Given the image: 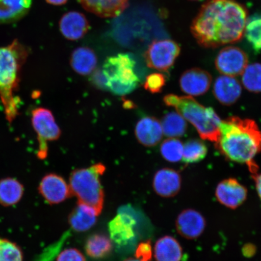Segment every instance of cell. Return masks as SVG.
<instances>
[{"instance_id":"obj_1","label":"cell","mask_w":261,"mask_h":261,"mask_svg":"<svg viewBox=\"0 0 261 261\" xmlns=\"http://www.w3.org/2000/svg\"><path fill=\"white\" fill-rule=\"evenodd\" d=\"M247 16L246 7L236 0H207L192 21L191 31L205 48L236 43L243 37Z\"/></svg>"},{"instance_id":"obj_2","label":"cell","mask_w":261,"mask_h":261,"mask_svg":"<svg viewBox=\"0 0 261 261\" xmlns=\"http://www.w3.org/2000/svg\"><path fill=\"white\" fill-rule=\"evenodd\" d=\"M220 138L215 145L230 161L246 163L250 171L256 173L253 161L261 151V132L253 120L230 117L221 122Z\"/></svg>"},{"instance_id":"obj_3","label":"cell","mask_w":261,"mask_h":261,"mask_svg":"<svg viewBox=\"0 0 261 261\" xmlns=\"http://www.w3.org/2000/svg\"><path fill=\"white\" fill-rule=\"evenodd\" d=\"M29 53V49L18 40L0 47V98L6 119L10 123L19 115L21 100L15 95V92L18 89L21 68Z\"/></svg>"},{"instance_id":"obj_4","label":"cell","mask_w":261,"mask_h":261,"mask_svg":"<svg viewBox=\"0 0 261 261\" xmlns=\"http://www.w3.org/2000/svg\"><path fill=\"white\" fill-rule=\"evenodd\" d=\"M166 106L174 108L178 113L188 120L197 129L201 138L215 144L220 138L221 122L212 108H206L199 103L191 96H179L168 94L163 98Z\"/></svg>"},{"instance_id":"obj_5","label":"cell","mask_w":261,"mask_h":261,"mask_svg":"<svg viewBox=\"0 0 261 261\" xmlns=\"http://www.w3.org/2000/svg\"><path fill=\"white\" fill-rule=\"evenodd\" d=\"M102 163H97L87 168L76 169L71 173L69 187L77 203L92 207L98 215L102 212L104 204V191L100 176L106 171Z\"/></svg>"},{"instance_id":"obj_6","label":"cell","mask_w":261,"mask_h":261,"mask_svg":"<svg viewBox=\"0 0 261 261\" xmlns=\"http://www.w3.org/2000/svg\"><path fill=\"white\" fill-rule=\"evenodd\" d=\"M136 64L128 54H119L108 58L102 68L107 80V90L119 96L135 90L140 83L135 71Z\"/></svg>"},{"instance_id":"obj_7","label":"cell","mask_w":261,"mask_h":261,"mask_svg":"<svg viewBox=\"0 0 261 261\" xmlns=\"http://www.w3.org/2000/svg\"><path fill=\"white\" fill-rule=\"evenodd\" d=\"M31 120L38 135V158L44 159L48 153L47 141H55L60 139L61 130L51 111L45 108L39 107L33 110Z\"/></svg>"},{"instance_id":"obj_8","label":"cell","mask_w":261,"mask_h":261,"mask_svg":"<svg viewBox=\"0 0 261 261\" xmlns=\"http://www.w3.org/2000/svg\"><path fill=\"white\" fill-rule=\"evenodd\" d=\"M180 53V47L171 40L151 42L144 55L147 66L159 71H167L174 65Z\"/></svg>"},{"instance_id":"obj_9","label":"cell","mask_w":261,"mask_h":261,"mask_svg":"<svg viewBox=\"0 0 261 261\" xmlns=\"http://www.w3.org/2000/svg\"><path fill=\"white\" fill-rule=\"evenodd\" d=\"M215 66L219 72L230 76L243 73L249 63V58L241 48L228 46L219 52L215 60Z\"/></svg>"},{"instance_id":"obj_10","label":"cell","mask_w":261,"mask_h":261,"mask_svg":"<svg viewBox=\"0 0 261 261\" xmlns=\"http://www.w3.org/2000/svg\"><path fill=\"white\" fill-rule=\"evenodd\" d=\"M38 191L50 204L63 203L72 196L69 185L61 176L50 173L42 178Z\"/></svg>"},{"instance_id":"obj_11","label":"cell","mask_w":261,"mask_h":261,"mask_svg":"<svg viewBox=\"0 0 261 261\" xmlns=\"http://www.w3.org/2000/svg\"><path fill=\"white\" fill-rule=\"evenodd\" d=\"M215 195L217 200L224 206L236 208L246 201L247 190L237 179L228 178L217 185Z\"/></svg>"},{"instance_id":"obj_12","label":"cell","mask_w":261,"mask_h":261,"mask_svg":"<svg viewBox=\"0 0 261 261\" xmlns=\"http://www.w3.org/2000/svg\"><path fill=\"white\" fill-rule=\"evenodd\" d=\"M210 73L201 68H191L182 74L179 86L186 94L197 96L203 95L210 89L212 84Z\"/></svg>"},{"instance_id":"obj_13","label":"cell","mask_w":261,"mask_h":261,"mask_svg":"<svg viewBox=\"0 0 261 261\" xmlns=\"http://www.w3.org/2000/svg\"><path fill=\"white\" fill-rule=\"evenodd\" d=\"M205 220L200 212L186 210L178 215L176 220V228L180 236L194 240L200 237L205 228Z\"/></svg>"},{"instance_id":"obj_14","label":"cell","mask_w":261,"mask_h":261,"mask_svg":"<svg viewBox=\"0 0 261 261\" xmlns=\"http://www.w3.org/2000/svg\"><path fill=\"white\" fill-rule=\"evenodd\" d=\"M181 186L180 174L171 168L160 169L153 178V189L156 194L163 198L174 197L180 190Z\"/></svg>"},{"instance_id":"obj_15","label":"cell","mask_w":261,"mask_h":261,"mask_svg":"<svg viewBox=\"0 0 261 261\" xmlns=\"http://www.w3.org/2000/svg\"><path fill=\"white\" fill-rule=\"evenodd\" d=\"M89 29V21L86 16L80 12H67L60 19V31L68 40H80L86 35Z\"/></svg>"},{"instance_id":"obj_16","label":"cell","mask_w":261,"mask_h":261,"mask_svg":"<svg viewBox=\"0 0 261 261\" xmlns=\"http://www.w3.org/2000/svg\"><path fill=\"white\" fill-rule=\"evenodd\" d=\"M161 123L155 117H143L137 123L135 135L140 144L146 147L158 145L163 138Z\"/></svg>"},{"instance_id":"obj_17","label":"cell","mask_w":261,"mask_h":261,"mask_svg":"<svg viewBox=\"0 0 261 261\" xmlns=\"http://www.w3.org/2000/svg\"><path fill=\"white\" fill-rule=\"evenodd\" d=\"M83 7L102 18L119 16L128 6L129 0H77Z\"/></svg>"},{"instance_id":"obj_18","label":"cell","mask_w":261,"mask_h":261,"mask_svg":"<svg viewBox=\"0 0 261 261\" xmlns=\"http://www.w3.org/2000/svg\"><path fill=\"white\" fill-rule=\"evenodd\" d=\"M213 93L221 103L230 106L239 99L242 93V89L239 81L236 78L223 75L215 81Z\"/></svg>"},{"instance_id":"obj_19","label":"cell","mask_w":261,"mask_h":261,"mask_svg":"<svg viewBox=\"0 0 261 261\" xmlns=\"http://www.w3.org/2000/svg\"><path fill=\"white\" fill-rule=\"evenodd\" d=\"M135 221L129 215H117L109 224L110 238L119 245L126 244L135 237L134 226Z\"/></svg>"},{"instance_id":"obj_20","label":"cell","mask_w":261,"mask_h":261,"mask_svg":"<svg viewBox=\"0 0 261 261\" xmlns=\"http://www.w3.org/2000/svg\"><path fill=\"white\" fill-rule=\"evenodd\" d=\"M32 0H0V24L14 23L28 14Z\"/></svg>"},{"instance_id":"obj_21","label":"cell","mask_w":261,"mask_h":261,"mask_svg":"<svg viewBox=\"0 0 261 261\" xmlns=\"http://www.w3.org/2000/svg\"><path fill=\"white\" fill-rule=\"evenodd\" d=\"M99 215L89 205L77 203L76 206L68 215V221L70 227L77 232H84L96 224Z\"/></svg>"},{"instance_id":"obj_22","label":"cell","mask_w":261,"mask_h":261,"mask_svg":"<svg viewBox=\"0 0 261 261\" xmlns=\"http://www.w3.org/2000/svg\"><path fill=\"white\" fill-rule=\"evenodd\" d=\"M97 58L95 52L89 47H78L73 51L70 65L75 72L83 76L90 74L96 70Z\"/></svg>"},{"instance_id":"obj_23","label":"cell","mask_w":261,"mask_h":261,"mask_svg":"<svg viewBox=\"0 0 261 261\" xmlns=\"http://www.w3.org/2000/svg\"><path fill=\"white\" fill-rule=\"evenodd\" d=\"M182 256L181 245L174 237L165 236L156 241L154 248L156 261H181Z\"/></svg>"},{"instance_id":"obj_24","label":"cell","mask_w":261,"mask_h":261,"mask_svg":"<svg viewBox=\"0 0 261 261\" xmlns=\"http://www.w3.org/2000/svg\"><path fill=\"white\" fill-rule=\"evenodd\" d=\"M113 248L112 239L103 233L91 234L85 244L87 255L96 259L105 258L112 253Z\"/></svg>"},{"instance_id":"obj_25","label":"cell","mask_w":261,"mask_h":261,"mask_svg":"<svg viewBox=\"0 0 261 261\" xmlns=\"http://www.w3.org/2000/svg\"><path fill=\"white\" fill-rule=\"evenodd\" d=\"M23 194L24 187L17 179L6 178L0 180V204L3 206L17 204Z\"/></svg>"},{"instance_id":"obj_26","label":"cell","mask_w":261,"mask_h":261,"mask_svg":"<svg viewBox=\"0 0 261 261\" xmlns=\"http://www.w3.org/2000/svg\"><path fill=\"white\" fill-rule=\"evenodd\" d=\"M161 125L163 133L169 138L184 136L187 130L185 119L178 113L171 112L163 117Z\"/></svg>"},{"instance_id":"obj_27","label":"cell","mask_w":261,"mask_h":261,"mask_svg":"<svg viewBox=\"0 0 261 261\" xmlns=\"http://www.w3.org/2000/svg\"><path fill=\"white\" fill-rule=\"evenodd\" d=\"M244 35L254 50L261 51V14L247 18Z\"/></svg>"},{"instance_id":"obj_28","label":"cell","mask_w":261,"mask_h":261,"mask_svg":"<svg viewBox=\"0 0 261 261\" xmlns=\"http://www.w3.org/2000/svg\"><path fill=\"white\" fill-rule=\"evenodd\" d=\"M207 148L204 143L200 140H188L184 146L182 162L187 164L198 163L206 156Z\"/></svg>"},{"instance_id":"obj_29","label":"cell","mask_w":261,"mask_h":261,"mask_svg":"<svg viewBox=\"0 0 261 261\" xmlns=\"http://www.w3.org/2000/svg\"><path fill=\"white\" fill-rule=\"evenodd\" d=\"M243 86L250 92H261V64L254 63L248 65L243 71Z\"/></svg>"},{"instance_id":"obj_30","label":"cell","mask_w":261,"mask_h":261,"mask_svg":"<svg viewBox=\"0 0 261 261\" xmlns=\"http://www.w3.org/2000/svg\"><path fill=\"white\" fill-rule=\"evenodd\" d=\"M161 154L166 161L176 163L182 160L184 145L178 139L170 138L165 140L161 146Z\"/></svg>"},{"instance_id":"obj_31","label":"cell","mask_w":261,"mask_h":261,"mask_svg":"<svg viewBox=\"0 0 261 261\" xmlns=\"http://www.w3.org/2000/svg\"><path fill=\"white\" fill-rule=\"evenodd\" d=\"M0 261H23V254L17 244L0 238Z\"/></svg>"},{"instance_id":"obj_32","label":"cell","mask_w":261,"mask_h":261,"mask_svg":"<svg viewBox=\"0 0 261 261\" xmlns=\"http://www.w3.org/2000/svg\"><path fill=\"white\" fill-rule=\"evenodd\" d=\"M166 79L165 75L160 73H154L146 77L144 83L145 89L150 93L155 94L161 93L165 87Z\"/></svg>"},{"instance_id":"obj_33","label":"cell","mask_w":261,"mask_h":261,"mask_svg":"<svg viewBox=\"0 0 261 261\" xmlns=\"http://www.w3.org/2000/svg\"><path fill=\"white\" fill-rule=\"evenodd\" d=\"M57 261H86V259L81 251L69 248L59 254Z\"/></svg>"},{"instance_id":"obj_34","label":"cell","mask_w":261,"mask_h":261,"mask_svg":"<svg viewBox=\"0 0 261 261\" xmlns=\"http://www.w3.org/2000/svg\"><path fill=\"white\" fill-rule=\"evenodd\" d=\"M136 258L142 261H149L151 259L152 250L149 241L140 243L137 247L135 253Z\"/></svg>"},{"instance_id":"obj_35","label":"cell","mask_w":261,"mask_h":261,"mask_svg":"<svg viewBox=\"0 0 261 261\" xmlns=\"http://www.w3.org/2000/svg\"><path fill=\"white\" fill-rule=\"evenodd\" d=\"M91 82L94 86L100 90H107V80L104 76L102 68L95 70L92 73Z\"/></svg>"},{"instance_id":"obj_36","label":"cell","mask_w":261,"mask_h":261,"mask_svg":"<svg viewBox=\"0 0 261 261\" xmlns=\"http://www.w3.org/2000/svg\"><path fill=\"white\" fill-rule=\"evenodd\" d=\"M243 251L245 256L247 257L252 256L255 253L256 248L253 246L252 244H248L243 248Z\"/></svg>"},{"instance_id":"obj_37","label":"cell","mask_w":261,"mask_h":261,"mask_svg":"<svg viewBox=\"0 0 261 261\" xmlns=\"http://www.w3.org/2000/svg\"><path fill=\"white\" fill-rule=\"evenodd\" d=\"M255 179L256 188L259 198L261 200V174L256 175L254 177Z\"/></svg>"},{"instance_id":"obj_38","label":"cell","mask_w":261,"mask_h":261,"mask_svg":"<svg viewBox=\"0 0 261 261\" xmlns=\"http://www.w3.org/2000/svg\"><path fill=\"white\" fill-rule=\"evenodd\" d=\"M45 1L52 5L60 6L65 4L68 0H45Z\"/></svg>"},{"instance_id":"obj_39","label":"cell","mask_w":261,"mask_h":261,"mask_svg":"<svg viewBox=\"0 0 261 261\" xmlns=\"http://www.w3.org/2000/svg\"><path fill=\"white\" fill-rule=\"evenodd\" d=\"M124 261H142V260H140L138 259V258H136H136H133V257H129V258L126 259Z\"/></svg>"},{"instance_id":"obj_40","label":"cell","mask_w":261,"mask_h":261,"mask_svg":"<svg viewBox=\"0 0 261 261\" xmlns=\"http://www.w3.org/2000/svg\"><path fill=\"white\" fill-rule=\"evenodd\" d=\"M191 1H201V0H191Z\"/></svg>"}]
</instances>
